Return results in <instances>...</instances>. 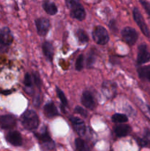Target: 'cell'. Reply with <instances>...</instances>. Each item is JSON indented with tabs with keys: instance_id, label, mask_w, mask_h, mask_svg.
<instances>
[{
	"instance_id": "6da1fadb",
	"label": "cell",
	"mask_w": 150,
	"mask_h": 151,
	"mask_svg": "<svg viewBox=\"0 0 150 151\" xmlns=\"http://www.w3.org/2000/svg\"><path fill=\"white\" fill-rule=\"evenodd\" d=\"M21 124L26 130L36 129L39 125V119L34 111L26 110L23 114L21 115Z\"/></svg>"
},
{
	"instance_id": "7a4b0ae2",
	"label": "cell",
	"mask_w": 150,
	"mask_h": 151,
	"mask_svg": "<svg viewBox=\"0 0 150 151\" xmlns=\"http://www.w3.org/2000/svg\"><path fill=\"white\" fill-rule=\"evenodd\" d=\"M93 38L96 44L104 45L109 41V35L105 28L101 26H98L94 29L92 33Z\"/></svg>"
},
{
	"instance_id": "3957f363",
	"label": "cell",
	"mask_w": 150,
	"mask_h": 151,
	"mask_svg": "<svg viewBox=\"0 0 150 151\" xmlns=\"http://www.w3.org/2000/svg\"><path fill=\"white\" fill-rule=\"evenodd\" d=\"M122 38L124 41L129 46H132L136 43L138 40V33L136 30L130 27H126L122 30Z\"/></svg>"
},
{
	"instance_id": "277c9868",
	"label": "cell",
	"mask_w": 150,
	"mask_h": 151,
	"mask_svg": "<svg viewBox=\"0 0 150 151\" xmlns=\"http://www.w3.org/2000/svg\"><path fill=\"white\" fill-rule=\"evenodd\" d=\"M133 18H134V20L135 21L136 24H138V26L139 27L140 29H141V32L144 34V35H146V36L148 37V38H150L149 29L147 25L146 24L144 18H143L142 15L141 14L139 10H138V9L134 8Z\"/></svg>"
},
{
	"instance_id": "5b68a950",
	"label": "cell",
	"mask_w": 150,
	"mask_h": 151,
	"mask_svg": "<svg viewBox=\"0 0 150 151\" xmlns=\"http://www.w3.org/2000/svg\"><path fill=\"white\" fill-rule=\"evenodd\" d=\"M36 137L41 142L42 147L45 150H52L54 147V142L51 140V137L49 135L47 131H44V133H41V134H36Z\"/></svg>"
},
{
	"instance_id": "8992f818",
	"label": "cell",
	"mask_w": 150,
	"mask_h": 151,
	"mask_svg": "<svg viewBox=\"0 0 150 151\" xmlns=\"http://www.w3.org/2000/svg\"><path fill=\"white\" fill-rule=\"evenodd\" d=\"M35 24L38 35L41 36L46 35L50 27V23L48 19L45 18H40L35 21Z\"/></svg>"
},
{
	"instance_id": "52a82bcc",
	"label": "cell",
	"mask_w": 150,
	"mask_h": 151,
	"mask_svg": "<svg viewBox=\"0 0 150 151\" xmlns=\"http://www.w3.org/2000/svg\"><path fill=\"white\" fill-rule=\"evenodd\" d=\"M150 60V53L147 50V47L146 44H141L138 47V58L137 61L139 64L145 63Z\"/></svg>"
},
{
	"instance_id": "ba28073f",
	"label": "cell",
	"mask_w": 150,
	"mask_h": 151,
	"mask_svg": "<svg viewBox=\"0 0 150 151\" xmlns=\"http://www.w3.org/2000/svg\"><path fill=\"white\" fill-rule=\"evenodd\" d=\"M72 125L75 131L79 134V136H84L86 132V127L85 123L81 119L77 117H71L70 119Z\"/></svg>"
},
{
	"instance_id": "9c48e42d",
	"label": "cell",
	"mask_w": 150,
	"mask_h": 151,
	"mask_svg": "<svg viewBox=\"0 0 150 151\" xmlns=\"http://www.w3.org/2000/svg\"><path fill=\"white\" fill-rule=\"evenodd\" d=\"M71 16L74 19H76L79 21H82L85 18V11L84 7H82V4H76L74 7L71 8Z\"/></svg>"
},
{
	"instance_id": "30bf717a",
	"label": "cell",
	"mask_w": 150,
	"mask_h": 151,
	"mask_svg": "<svg viewBox=\"0 0 150 151\" xmlns=\"http://www.w3.org/2000/svg\"><path fill=\"white\" fill-rule=\"evenodd\" d=\"M81 102L85 108L90 110H93L95 108V101H94L92 94L89 91H84L82 95V98H81Z\"/></svg>"
},
{
	"instance_id": "8fae6325",
	"label": "cell",
	"mask_w": 150,
	"mask_h": 151,
	"mask_svg": "<svg viewBox=\"0 0 150 151\" xmlns=\"http://www.w3.org/2000/svg\"><path fill=\"white\" fill-rule=\"evenodd\" d=\"M7 142L14 146H20L22 144V138L20 133L16 131H10L6 137Z\"/></svg>"
},
{
	"instance_id": "7c38bea8",
	"label": "cell",
	"mask_w": 150,
	"mask_h": 151,
	"mask_svg": "<svg viewBox=\"0 0 150 151\" xmlns=\"http://www.w3.org/2000/svg\"><path fill=\"white\" fill-rule=\"evenodd\" d=\"M16 119L11 115H5L0 117V126L3 129H10L16 125Z\"/></svg>"
},
{
	"instance_id": "4fadbf2b",
	"label": "cell",
	"mask_w": 150,
	"mask_h": 151,
	"mask_svg": "<svg viewBox=\"0 0 150 151\" xmlns=\"http://www.w3.org/2000/svg\"><path fill=\"white\" fill-rule=\"evenodd\" d=\"M11 43V36L8 29L0 32V50H3Z\"/></svg>"
},
{
	"instance_id": "5bb4252c",
	"label": "cell",
	"mask_w": 150,
	"mask_h": 151,
	"mask_svg": "<svg viewBox=\"0 0 150 151\" xmlns=\"http://www.w3.org/2000/svg\"><path fill=\"white\" fill-rule=\"evenodd\" d=\"M114 132L118 137H124L127 136L131 132V128L129 125L121 124L114 128Z\"/></svg>"
},
{
	"instance_id": "9a60e30c",
	"label": "cell",
	"mask_w": 150,
	"mask_h": 151,
	"mask_svg": "<svg viewBox=\"0 0 150 151\" xmlns=\"http://www.w3.org/2000/svg\"><path fill=\"white\" fill-rule=\"evenodd\" d=\"M43 52H44V55L49 60H52L53 56H54V47L52 44L50 42L46 41L43 44Z\"/></svg>"
},
{
	"instance_id": "2e32d148",
	"label": "cell",
	"mask_w": 150,
	"mask_h": 151,
	"mask_svg": "<svg viewBox=\"0 0 150 151\" xmlns=\"http://www.w3.org/2000/svg\"><path fill=\"white\" fill-rule=\"evenodd\" d=\"M44 114L47 117L51 118L58 115V111L54 103H49L44 106Z\"/></svg>"
},
{
	"instance_id": "e0dca14e",
	"label": "cell",
	"mask_w": 150,
	"mask_h": 151,
	"mask_svg": "<svg viewBox=\"0 0 150 151\" xmlns=\"http://www.w3.org/2000/svg\"><path fill=\"white\" fill-rule=\"evenodd\" d=\"M44 10L48 13L49 15H54L57 13V7L55 4L49 1H46L43 4Z\"/></svg>"
},
{
	"instance_id": "ac0fdd59",
	"label": "cell",
	"mask_w": 150,
	"mask_h": 151,
	"mask_svg": "<svg viewBox=\"0 0 150 151\" xmlns=\"http://www.w3.org/2000/svg\"><path fill=\"white\" fill-rule=\"evenodd\" d=\"M139 77L142 79H146L150 82V66H144L138 69Z\"/></svg>"
},
{
	"instance_id": "d6986e66",
	"label": "cell",
	"mask_w": 150,
	"mask_h": 151,
	"mask_svg": "<svg viewBox=\"0 0 150 151\" xmlns=\"http://www.w3.org/2000/svg\"><path fill=\"white\" fill-rule=\"evenodd\" d=\"M112 121L115 123H124L128 121V118L126 115L122 114H116L112 116Z\"/></svg>"
},
{
	"instance_id": "ffe728a7",
	"label": "cell",
	"mask_w": 150,
	"mask_h": 151,
	"mask_svg": "<svg viewBox=\"0 0 150 151\" xmlns=\"http://www.w3.org/2000/svg\"><path fill=\"white\" fill-rule=\"evenodd\" d=\"M75 145L77 151H88V147L85 142L81 139H76L75 141Z\"/></svg>"
},
{
	"instance_id": "44dd1931",
	"label": "cell",
	"mask_w": 150,
	"mask_h": 151,
	"mask_svg": "<svg viewBox=\"0 0 150 151\" xmlns=\"http://www.w3.org/2000/svg\"><path fill=\"white\" fill-rule=\"evenodd\" d=\"M76 37H77L78 40L79 42L81 43H86L88 41V37L87 35L86 32L82 29H78L76 32Z\"/></svg>"
},
{
	"instance_id": "7402d4cb",
	"label": "cell",
	"mask_w": 150,
	"mask_h": 151,
	"mask_svg": "<svg viewBox=\"0 0 150 151\" xmlns=\"http://www.w3.org/2000/svg\"><path fill=\"white\" fill-rule=\"evenodd\" d=\"M83 62H84V56L82 55H79L78 56L77 59L76 60V65L75 68L77 71H81L83 68Z\"/></svg>"
},
{
	"instance_id": "603a6c76",
	"label": "cell",
	"mask_w": 150,
	"mask_h": 151,
	"mask_svg": "<svg viewBox=\"0 0 150 151\" xmlns=\"http://www.w3.org/2000/svg\"><path fill=\"white\" fill-rule=\"evenodd\" d=\"M57 96H58L59 99H60V100L61 101L62 104L64 105V106H67L68 101L66 96H65L64 93L63 92V91H62L61 89H60V88H57Z\"/></svg>"
},
{
	"instance_id": "cb8c5ba5",
	"label": "cell",
	"mask_w": 150,
	"mask_h": 151,
	"mask_svg": "<svg viewBox=\"0 0 150 151\" xmlns=\"http://www.w3.org/2000/svg\"><path fill=\"white\" fill-rule=\"evenodd\" d=\"M24 83V85L26 86V87H27V88H32V78H31V76L29 75V74H26V75H25Z\"/></svg>"
},
{
	"instance_id": "d4e9b609",
	"label": "cell",
	"mask_w": 150,
	"mask_h": 151,
	"mask_svg": "<svg viewBox=\"0 0 150 151\" xmlns=\"http://www.w3.org/2000/svg\"><path fill=\"white\" fill-rule=\"evenodd\" d=\"M140 2H141V4H142L144 10H146V13L150 17V3H149L148 1H146V0H140Z\"/></svg>"
},
{
	"instance_id": "484cf974",
	"label": "cell",
	"mask_w": 150,
	"mask_h": 151,
	"mask_svg": "<svg viewBox=\"0 0 150 151\" xmlns=\"http://www.w3.org/2000/svg\"><path fill=\"white\" fill-rule=\"evenodd\" d=\"M74 111L76 112V114H80L81 116H84V117H86L87 115H88L86 111H85L83 109H82V108L79 107V106H76V107L75 108Z\"/></svg>"
},
{
	"instance_id": "4316f807",
	"label": "cell",
	"mask_w": 150,
	"mask_h": 151,
	"mask_svg": "<svg viewBox=\"0 0 150 151\" xmlns=\"http://www.w3.org/2000/svg\"><path fill=\"white\" fill-rule=\"evenodd\" d=\"M66 4H67L69 8H72L76 4H79V0H66Z\"/></svg>"
},
{
	"instance_id": "83f0119b",
	"label": "cell",
	"mask_w": 150,
	"mask_h": 151,
	"mask_svg": "<svg viewBox=\"0 0 150 151\" xmlns=\"http://www.w3.org/2000/svg\"><path fill=\"white\" fill-rule=\"evenodd\" d=\"M33 78H34V81H35V84H36L37 86H39V84H40V78L38 76V75H34L33 76Z\"/></svg>"
},
{
	"instance_id": "f1b7e54d",
	"label": "cell",
	"mask_w": 150,
	"mask_h": 151,
	"mask_svg": "<svg viewBox=\"0 0 150 151\" xmlns=\"http://www.w3.org/2000/svg\"><path fill=\"white\" fill-rule=\"evenodd\" d=\"M149 112H150V108H149Z\"/></svg>"
},
{
	"instance_id": "f546056e",
	"label": "cell",
	"mask_w": 150,
	"mask_h": 151,
	"mask_svg": "<svg viewBox=\"0 0 150 151\" xmlns=\"http://www.w3.org/2000/svg\"><path fill=\"white\" fill-rule=\"evenodd\" d=\"M111 151H112V150H111Z\"/></svg>"
}]
</instances>
